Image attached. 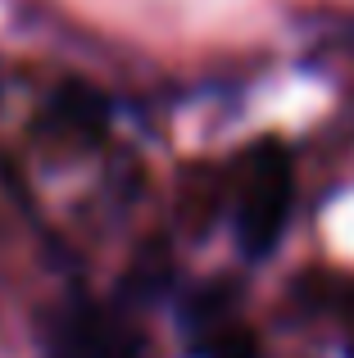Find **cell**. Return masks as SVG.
<instances>
[{
  "mask_svg": "<svg viewBox=\"0 0 354 358\" xmlns=\"http://www.w3.org/2000/svg\"><path fill=\"white\" fill-rule=\"evenodd\" d=\"M291 195H295V173L282 145H259L246 159L236 191V241L246 259H264L286 231L291 218Z\"/></svg>",
  "mask_w": 354,
  "mask_h": 358,
  "instance_id": "6da1fadb",
  "label": "cell"
},
{
  "mask_svg": "<svg viewBox=\"0 0 354 358\" xmlns=\"http://www.w3.org/2000/svg\"><path fill=\"white\" fill-rule=\"evenodd\" d=\"M50 358H136V336L96 304H73L55 322Z\"/></svg>",
  "mask_w": 354,
  "mask_h": 358,
  "instance_id": "7a4b0ae2",
  "label": "cell"
},
{
  "mask_svg": "<svg viewBox=\"0 0 354 358\" xmlns=\"http://www.w3.org/2000/svg\"><path fill=\"white\" fill-rule=\"evenodd\" d=\"M204 358H255V345L241 331H227V336H213V341L204 345Z\"/></svg>",
  "mask_w": 354,
  "mask_h": 358,
  "instance_id": "3957f363",
  "label": "cell"
}]
</instances>
